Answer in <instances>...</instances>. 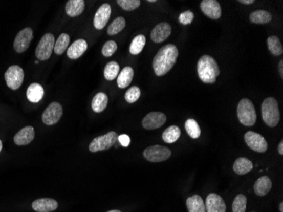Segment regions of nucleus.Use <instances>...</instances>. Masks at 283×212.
<instances>
[{
	"instance_id": "1",
	"label": "nucleus",
	"mask_w": 283,
	"mask_h": 212,
	"mask_svg": "<svg viewBox=\"0 0 283 212\" xmlns=\"http://www.w3.org/2000/svg\"><path fill=\"white\" fill-rule=\"evenodd\" d=\"M178 57V48L175 45H169L163 46L153 60V68L155 74L161 77L170 72L177 62Z\"/></svg>"
},
{
	"instance_id": "2",
	"label": "nucleus",
	"mask_w": 283,
	"mask_h": 212,
	"mask_svg": "<svg viewBox=\"0 0 283 212\" xmlns=\"http://www.w3.org/2000/svg\"><path fill=\"white\" fill-rule=\"evenodd\" d=\"M198 74L200 80L207 84L214 83L220 75L219 66L213 57L203 55L198 62Z\"/></svg>"
},
{
	"instance_id": "3",
	"label": "nucleus",
	"mask_w": 283,
	"mask_h": 212,
	"mask_svg": "<svg viewBox=\"0 0 283 212\" xmlns=\"http://www.w3.org/2000/svg\"><path fill=\"white\" fill-rule=\"evenodd\" d=\"M261 113L264 122L267 126L275 128L280 121V111L278 102L272 97L267 98L263 101L261 106Z\"/></svg>"
},
{
	"instance_id": "4",
	"label": "nucleus",
	"mask_w": 283,
	"mask_h": 212,
	"mask_svg": "<svg viewBox=\"0 0 283 212\" xmlns=\"http://www.w3.org/2000/svg\"><path fill=\"white\" fill-rule=\"evenodd\" d=\"M237 118L243 125L254 126L257 120V114L253 103L249 99H243L237 105Z\"/></svg>"
},
{
	"instance_id": "5",
	"label": "nucleus",
	"mask_w": 283,
	"mask_h": 212,
	"mask_svg": "<svg viewBox=\"0 0 283 212\" xmlns=\"http://www.w3.org/2000/svg\"><path fill=\"white\" fill-rule=\"evenodd\" d=\"M118 140V135L116 132H108L104 135L99 136L94 138L89 145L90 152L95 153L99 151H107Z\"/></svg>"
},
{
	"instance_id": "6",
	"label": "nucleus",
	"mask_w": 283,
	"mask_h": 212,
	"mask_svg": "<svg viewBox=\"0 0 283 212\" xmlns=\"http://www.w3.org/2000/svg\"><path fill=\"white\" fill-rule=\"evenodd\" d=\"M54 37L52 33H46L42 36L40 40L37 49H36V57L41 61H45L50 59L52 53L54 51Z\"/></svg>"
},
{
	"instance_id": "7",
	"label": "nucleus",
	"mask_w": 283,
	"mask_h": 212,
	"mask_svg": "<svg viewBox=\"0 0 283 212\" xmlns=\"http://www.w3.org/2000/svg\"><path fill=\"white\" fill-rule=\"evenodd\" d=\"M24 71L19 66H11L5 73V79L7 86L12 90H17L24 81Z\"/></svg>"
},
{
	"instance_id": "8",
	"label": "nucleus",
	"mask_w": 283,
	"mask_h": 212,
	"mask_svg": "<svg viewBox=\"0 0 283 212\" xmlns=\"http://www.w3.org/2000/svg\"><path fill=\"white\" fill-rule=\"evenodd\" d=\"M171 151L170 149L162 145H153L143 151V156L150 162H162L170 159Z\"/></svg>"
},
{
	"instance_id": "9",
	"label": "nucleus",
	"mask_w": 283,
	"mask_h": 212,
	"mask_svg": "<svg viewBox=\"0 0 283 212\" xmlns=\"http://www.w3.org/2000/svg\"><path fill=\"white\" fill-rule=\"evenodd\" d=\"M244 140L249 148L258 153H265L268 149V143L263 136L255 132H247L244 135Z\"/></svg>"
},
{
	"instance_id": "10",
	"label": "nucleus",
	"mask_w": 283,
	"mask_h": 212,
	"mask_svg": "<svg viewBox=\"0 0 283 212\" xmlns=\"http://www.w3.org/2000/svg\"><path fill=\"white\" fill-rule=\"evenodd\" d=\"M63 115V108L58 102H53L48 106L45 112L42 113V122L47 126H53L56 124L61 118Z\"/></svg>"
},
{
	"instance_id": "11",
	"label": "nucleus",
	"mask_w": 283,
	"mask_h": 212,
	"mask_svg": "<svg viewBox=\"0 0 283 212\" xmlns=\"http://www.w3.org/2000/svg\"><path fill=\"white\" fill-rule=\"evenodd\" d=\"M33 38V31L30 27H26L24 29L20 30L15 37L14 41V49L16 52H25L29 48L30 44Z\"/></svg>"
},
{
	"instance_id": "12",
	"label": "nucleus",
	"mask_w": 283,
	"mask_h": 212,
	"mask_svg": "<svg viewBox=\"0 0 283 212\" xmlns=\"http://www.w3.org/2000/svg\"><path fill=\"white\" fill-rule=\"evenodd\" d=\"M166 116L162 112L154 111L148 113L143 119L142 125L147 130H154V129H160L165 123Z\"/></svg>"
},
{
	"instance_id": "13",
	"label": "nucleus",
	"mask_w": 283,
	"mask_h": 212,
	"mask_svg": "<svg viewBox=\"0 0 283 212\" xmlns=\"http://www.w3.org/2000/svg\"><path fill=\"white\" fill-rule=\"evenodd\" d=\"M200 9L206 16L213 20H217L222 16V8L216 0H203Z\"/></svg>"
},
{
	"instance_id": "14",
	"label": "nucleus",
	"mask_w": 283,
	"mask_h": 212,
	"mask_svg": "<svg viewBox=\"0 0 283 212\" xmlns=\"http://www.w3.org/2000/svg\"><path fill=\"white\" fill-rule=\"evenodd\" d=\"M206 212H226L227 205L224 200L217 194H209L205 202Z\"/></svg>"
},
{
	"instance_id": "15",
	"label": "nucleus",
	"mask_w": 283,
	"mask_h": 212,
	"mask_svg": "<svg viewBox=\"0 0 283 212\" xmlns=\"http://www.w3.org/2000/svg\"><path fill=\"white\" fill-rule=\"evenodd\" d=\"M111 15V7L108 4H103L99 10H97L96 14L94 15V27L98 30H102L108 23Z\"/></svg>"
},
{
	"instance_id": "16",
	"label": "nucleus",
	"mask_w": 283,
	"mask_h": 212,
	"mask_svg": "<svg viewBox=\"0 0 283 212\" xmlns=\"http://www.w3.org/2000/svg\"><path fill=\"white\" fill-rule=\"evenodd\" d=\"M171 33V27L167 23H161L154 27L151 32V39L156 44L164 42L170 37Z\"/></svg>"
},
{
	"instance_id": "17",
	"label": "nucleus",
	"mask_w": 283,
	"mask_h": 212,
	"mask_svg": "<svg viewBox=\"0 0 283 212\" xmlns=\"http://www.w3.org/2000/svg\"><path fill=\"white\" fill-rule=\"evenodd\" d=\"M35 131L32 126H25L14 137V142L18 146L27 145L34 139Z\"/></svg>"
},
{
	"instance_id": "18",
	"label": "nucleus",
	"mask_w": 283,
	"mask_h": 212,
	"mask_svg": "<svg viewBox=\"0 0 283 212\" xmlns=\"http://www.w3.org/2000/svg\"><path fill=\"white\" fill-rule=\"evenodd\" d=\"M32 206L35 211L51 212L54 211L58 208V202L50 198H43L33 201Z\"/></svg>"
},
{
	"instance_id": "19",
	"label": "nucleus",
	"mask_w": 283,
	"mask_h": 212,
	"mask_svg": "<svg viewBox=\"0 0 283 212\" xmlns=\"http://www.w3.org/2000/svg\"><path fill=\"white\" fill-rule=\"evenodd\" d=\"M88 44L84 39H77L75 41L67 50V57L71 59H77L86 52Z\"/></svg>"
},
{
	"instance_id": "20",
	"label": "nucleus",
	"mask_w": 283,
	"mask_h": 212,
	"mask_svg": "<svg viewBox=\"0 0 283 212\" xmlns=\"http://www.w3.org/2000/svg\"><path fill=\"white\" fill-rule=\"evenodd\" d=\"M45 95V89L42 85L37 82L32 83L27 90V99L32 103H38Z\"/></svg>"
},
{
	"instance_id": "21",
	"label": "nucleus",
	"mask_w": 283,
	"mask_h": 212,
	"mask_svg": "<svg viewBox=\"0 0 283 212\" xmlns=\"http://www.w3.org/2000/svg\"><path fill=\"white\" fill-rule=\"evenodd\" d=\"M272 182L267 176H263L258 178L254 185V193L258 196H265L271 191Z\"/></svg>"
},
{
	"instance_id": "22",
	"label": "nucleus",
	"mask_w": 283,
	"mask_h": 212,
	"mask_svg": "<svg viewBox=\"0 0 283 212\" xmlns=\"http://www.w3.org/2000/svg\"><path fill=\"white\" fill-rule=\"evenodd\" d=\"M85 8L83 0H69L66 5V12L71 17H76L81 15Z\"/></svg>"
},
{
	"instance_id": "23",
	"label": "nucleus",
	"mask_w": 283,
	"mask_h": 212,
	"mask_svg": "<svg viewBox=\"0 0 283 212\" xmlns=\"http://www.w3.org/2000/svg\"><path fill=\"white\" fill-rule=\"evenodd\" d=\"M134 77V71L130 67H126L122 69L117 77V85L120 89H126L130 85Z\"/></svg>"
},
{
	"instance_id": "24",
	"label": "nucleus",
	"mask_w": 283,
	"mask_h": 212,
	"mask_svg": "<svg viewBox=\"0 0 283 212\" xmlns=\"http://www.w3.org/2000/svg\"><path fill=\"white\" fill-rule=\"evenodd\" d=\"M253 169V163L249 159L240 157L233 164V170L237 175H245Z\"/></svg>"
},
{
	"instance_id": "25",
	"label": "nucleus",
	"mask_w": 283,
	"mask_h": 212,
	"mask_svg": "<svg viewBox=\"0 0 283 212\" xmlns=\"http://www.w3.org/2000/svg\"><path fill=\"white\" fill-rule=\"evenodd\" d=\"M188 212H206L205 203L200 195H195L187 200Z\"/></svg>"
},
{
	"instance_id": "26",
	"label": "nucleus",
	"mask_w": 283,
	"mask_h": 212,
	"mask_svg": "<svg viewBox=\"0 0 283 212\" xmlns=\"http://www.w3.org/2000/svg\"><path fill=\"white\" fill-rule=\"evenodd\" d=\"M249 20L254 24H266L271 23L272 15L266 10H255L249 15Z\"/></svg>"
},
{
	"instance_id": "27",
	"label": "nucleus",
	"mask_w": 283,
	"mask_h": 212,
	"mask_svg": "<svg viewBox=\"0 0 283 212\" xmlns=\"http://www.w3.org/2000/svg\"><path fill=\"white\" fill-rule=\"evenodd\" d=\"M108 99L107 94L104 93H98L94 97L92 101V109L96 113H100L105 110L108 104Z\"/></svg>"
},
{
	"instance_id": "28",
	"label": "nucleus",
	"mask_w": 283,
	"mask_h": 212,
	"mask_svg": "<svg viewBox=\"0 0 283 212\" xmlns=\"http://www.w3.org/2000/svg\"><path fill=\"white\" fill-rule=\"evenodd\" d=\"M181 137V129L178 126H170L163 132L162 138L165 143H173Z\"/></svg>"
},
{
	"instance_id": "29",
	"label": "nucleus",
	"mask_w": 283,
	"mask_h": 212,
	"mask_svg": "<svg viewBox=\"0 0 283 212\" xmlns=\"http://www.w3.org/2000/svg\"><path fill=\"white\" fill-rule=\"evenodd\" d=\"M70 44V36L67 33L60 34L56 42L54 44V53L59 55L64 54V51L68 49Z\"/></svg>"
},
{
	"instance_id": "30",
	"label": "nucleus",
	"mask_w": 283,
	"mask_h": 212,
	"mask_svg": "<svg viewBox=\"0 0 283 212\" xmlns=\"http://www.w3.org/2000/svg\"><path fill=\"white\" fill-rule=\"evenodd\" d=\"M267 45L270 52L273 55L279 56L283 53V47L281 41L276 36H271L267 39Z\"/></svg>"
},
{
	"instance_id": "31",
	"label": "nucleus",
	"mask_w": 283,
	"mask_h": 212,
	"mask_svg": "<svg viewBox=\"0 0 283 212\" xmlns=\"http://www.w3.org/2000/svg\"><path fill=\"white\" fill-rule=\"evenodd\" d=\"M185 129H186L187 134L193 139L200 138L201 135V129L194 119L187 120L185 122Z\"/></svg>"
},
{
	"instance_id": "32",
	"label": "nucleus",
	"mask_w": 283,
	"mask_h": 212,
	"mask_svg": "<svg viewBox=\"0 0 283 212\" xmlns=\"http://www.w3.org/2000/svg\"><path fill=\"white\" fill-rule=\"evenodd\" d=\"M119 72H120V66L118 63L116 61H111L106 65L103 74H104L106 80L112 81L118 77Z\"/></svg>"
},
{
	"instance_id": "33",
	"label": "nucleus",
	"mask_w": 283,
	"mask_h": 212,
	"mask_svg": "<svg viewBox=\"0 0 283 212\" xmlns=\"http://www.w3.org/2000/svg\"><path fill=\"white\" fill-rule=\"evenodd\" d=\"M145 44L146 37L143 35H138L137 37L133 38L132 44H130V49H129L130 54H134V55L140 54L145 46Z\"/></svg>"
},
{
	"instance_id": "34",
	"label": "nucleus",
	"mask_w": 283,
	"mask_h": 212,
	"mask_svg": "<svg viewBox=\"0 0 283 212\" xmlns=\"http://www.w3.org/2000/svg\"><path fill=\"white\" fill-rule=\"evenodd\" d=\"M126 27V20L123 17H117L116 20H113V23L108 26L107 32L110 36H114L121 32Z\"/></svg>"
},
{
	"instance_id": "35",
	"label": "nucleus",
	"mask_w": 283,
	"mask_h": 212,
	"mask_svg": "<svg viewBox=\"0 0 283 212\" xmlns=\"http://www.w3.org/2000/svg\"><path fill=\"white\" fill-rule=\"evenodd\" d=\"M247 198L244 195H238L232 203V211L245 212Z\"/></svg>"
},
{
	"instance_id": "36",
	"label": "nucleus",
	"mask_w": 283,
	"mask_h": 212,
	"mask_svg": "<svg viewBox=\"0 0 283 212\" xmlns=\"http://www.w3.org/2000/svg\"><path fill=\"white\" fill-rule=\"evenodd\" d=\"M141 96V90L138 87L133 86L130 87V89L126 91L125 94V99L126 102H128L129 104H133L138 101V99Z\"/></svg>"
},
{
	"instance_id": "37",
	"label": "nucleus",
	"mask_w": 283,
	"mask_h": 212,
	"mask_svg": "<svg viewBox=\"0 0 283 212\" xmlns=\"http://www.w3.org/2000/svg\"><path fill=\"white\" fill-rule=\"evenodd\" d=\"M116 3L126 11L136 10L141 5L140 0H117Z\"/></svg>"
},
{
	"instance_id": "38",
	"label": "nucleus",
	"mask_w": 283,
	"mask_h": 212,
	"mask_svg": "<svg viewBox=\"0 0 283 212\" xmlns=\"http://www.w3.org/2000/svg\"><path fill=\"white\" fill-rule=\"evenodd\" d=\"M117 50V45L115 41H108L106 42L103 45V49H102V54L104 57H111L116 53Z\"/></svg>"
},
{
	"instance_id": "39",
	"label": "nucleus",
	"mask_w": 283,
	"mask_h": 212,
	"mask_svg": "<svg viewBox=\"0 0 283 212\" xmlns=\"http://www.w3.org/2000/svg\"><path fill=\"white\" fill-rule=\"evenodd\" d=\"M193 19H194V14L190 10H187V11L182 13L179 16V22L181 24H183V25L191 24Z\"/></svg>"
},
{
	"instance_id": "40",
	"label": "nucleus",
	"mask_w": 283,
	"mask_h": 212,
	"mask_svg": "<svg viewBox=\"0 0 283 212\" xmlns=\"http://www.w3.org/2000/svg\"><path fill=\"white\" fill-rule=\"evenodd\" d=\"M118 140L123 147H128L130 143V137L128 135H126V134L118 136Z\"/></svg>"
},
{
	"instance_id": "41",
	"label": "nucleus",
	"mask_w": 283,
	"mask_h": 212,
	"mask_svg": "<svg viewBox=\"0 0 283 212\" xmlns=\"http://www.w3.org/2000/svg\"><path fill=\"white\" fill-rule=\"evenodd\" d=\"M278 71H279V73H280V75H281V77H283V60H282V59H281V61L279 62Z\"/></svg>"
},
{
	"instance_id": "42",
	"label": "nucleus",
	"mask_w": 283,
	"mask_h": 212,
	"mask_svg": "<svg viewBox=\"0 0 283 212\" xmlns=\"http://www.w3.org/2000/svg\"><path fill=\"white\" fill-rule=\"evenodd\" d=\"M238 2L244 5H252L254 1V0H238Z\"/></svg>"
},
{
	"instance_id": "43",
	"label": "nucleus",
	"mask_w": 283,
	"mask_h": 212,
	"mask_svg": "<svg viewBox=\"0 0 283 212\" xmlns=\"http://www.w3.org/2000/svg\"><path fill=\"white\" fill-rule=\"evenodd\" d=\"M278 152H279V154H280V155H281V156H282V155H283V140H281V142H280V143H279Z\"/></svg>"
},
{
	"instance_id": "44",
	"label": "nucleus",
	"mask_w": 283,
	"mask_h": 212,
	"mask_svg": "<svg viewBox=\"0 0 283 212\" xmlns=\"http://www.w3.org/2000/svg\"><path fill=\"white\" fill-rule=\"evenodd\" d=\"M279 210H280V211L283 212V202L280 203V205H279Z\"/></svg>"
},
{
	"instance_id": "45",
	"label": "nucleus",
	"mask_w": 283,
	"mask_h": 212,
	"mask_svg": "<svg viewBox=\"0 0 283 212\" xmlns=\"http://www.w3.org/2000/svg\"><path fill=\"white\" fill-rule=\"evenodd\" d=\"M2 148H3L2 141L0 140V152H1V151H2Z\"/></svg>"
},
{
	"instance_id": "46",
	"label": "nucleus",
	"mask_w": 283,
	"mask_h": 212,
	"mask_svg": "<svg viewBox=\"0 0 283 212\" xmlns=\"http://www.w3.org/2000/svg\"><path fill=\"white\" fill-rule=\"evenodd\" d=\"M108 212H121V210H110V211Z\"/></svg>"
},
{
	"instance_id": "47",
	"label": "nucleus",
	"mask_w": 283,
	"mask_h": 212,
	"mask_svg": "<svg viewBox=\"0 0 283 212\" xmlns=\"http://www.w3.org/2000/svg\"><path fill=\"white\" fill-rule=\"evenodd\" d=\"M148 2L155 3L156 2V0H148Z\"/></svg>"
}]
</instances>
